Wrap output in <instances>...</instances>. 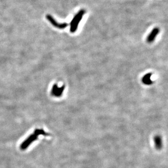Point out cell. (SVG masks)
<instances>
[{
	"label": "cell",
	"mask_w": 168,
	"mask_h": 168,
	"mask_svg": "<svg viewBox=\"0 0 168 168\" xmlns=\"http://www.w3.org/2000/svg\"><path fill=\"white\" fill-rule=\"evenodd\" d=\"M154 141L155 146L157 149H161L162 147V138L160 136H156L154 138Z\"/></svg>",
	"instance_id": "52a82bcc"
},
{
	"label": "cell",
	"mask_w": 168,
	"mask_h": 168,
	"mask_svg": "<svg viewBox=\"0 0 168 168\" xmlns=\"http://www.w3.org/2000/svg\"><path fill=\"white\" fill-rule=\"evenodd\" d=\"M85 13V10L82 9L79 11L78 13L74 17L70 24V32L71 33H74L77 30L80 21L82 20Z\"/></svg>",
	"instance_id": "6da1fadb"
},
{
	"label": "cell",
	"mask_w": 168,
	"mask_h": 168,
	"mask_svg": "<svg viewBox=\"0 0 168 168\" xmlns=\"http://www.w3.org/2000/svg\"><path fill=\"white\" fill-rule=\"evenodd\" d=\"M34 134L36 135V136H38L39 135H43L45 136H48L49 135V134L45 132L43 129H35V131L34 132Z\"/></svg>",
	"instance_id": "ba28073f"
},
{
	"label": "cell",
	"mask_w": 168,
	"mask_h": 168,
	"mask_svg": "<svg viewBox=\"0 0 168 168\" xmlns=\"http://www.w3.org/2000/svg\"><path fill=\"white\" fill-rule=\"evenodd\" d=\"M65 89V86H63L61 87H58L57 85L55 84L53 86L51 90V95L55 97H60L62 96L63 91Z\"/></svg>",
	"instance_id": "277c9868"
},
{
	"label": "cell",
	"mask_w": 168,
	"mask_h": 168,
	"mask_svg": "<svg viewBox=\"0 0 168 168\" xmlns=\"http://www.w3.org/2000/svg\"><path fill=\"white\" fill-rule=\"evenodd\" d=\"M38 139V136L35 135L34 133L30 134L27 139L23 141L20 146V150L24 151L27 149V148L33 142Z\"/></svg>",
	"instance_id": "7a4b0ae2"
},
{
	"label": "cell",
	"mask_w": 168,
	"mask_h": 168,
	"mask_svg": "<svg viewBox=\"0 0 168 168\" xmlns=\"http://www.w3.org/2000/svg\"><path fill=\"white\" fill-rule=\"evenodd\" d=\"M152 73H148L145 75L142 78V82L146 85H150L153 83V82L151 80Z\"/></svg>",
	"instance_id": "8992f818"
},
{
	"label": "cell",
	"mask_w": 168,
	"mask_h": 168,
	"mask_svg": "<svg viewBox=\"0 0 168 168\" xmlns=\"http://www.w3.org/2000/svg\"><path fill=\"white\" fill-rule=\"evenodd\" d=\"M159 32V30L158 28H155L153 30H152V32L150 33L149 36H148L147 38V41L149 43H151L152 42H153L157 35Z\"/></svg>",
	"instance_id": "5b68a950"
},
{
	"label": "cell",
	"mask_w": 168,
	"mask_h": 168,
	"mask_svg": "<svg viewBox=\"0 0 168 168\" xmlns=\"http://www.w3.org/2000/svg\"><path fill=\"white\" fill-rule=\"evenodd\" d=\"M46 18V19L49 20V21L53 26L57 28L61 29H64L68 26V25L66 24V23H62V24H60V23L57 22V21L50 15H47Z\"/></svg>",
	"instance_id": "3957f363"
}]
</instances>
